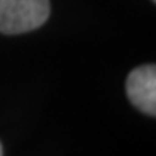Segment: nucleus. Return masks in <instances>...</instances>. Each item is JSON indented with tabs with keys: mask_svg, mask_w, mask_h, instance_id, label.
<instances>
[{
	"mask_svg": "<svg viewBox=\"0 0 156 156\" xmlns=\"http://www.w3.org/2000/svg\"><path fill=\"white\" fill-rule=\"evenodd\" d=\"M153 2H154V0H153Z\"/></svg>",
	"mask_w": 156,
	"mask_h": 156,
	"instance_id": "20e7f679",
	"label": "nucleus"
},
{
	"mask_svg": "<svg viewBox=\"0 0 156 156\" xmlns=\"http://www.w3.org/2000/svg\"><path fill=\"white\" fill-rule=\"evenodd\" d=\"M127 97L145 115H156V67L145 64L134 69L126 81Z\"/></svg>",
	"mask_w": 156,
	"mask_h": 156,
	"instance_id": "f03ea898",
	"label": "nucleus"
},
{
	"mask_svg": "<svg viewBox=\"0 0 156 156\" xmlns=\"http://www.w3.org/2000/svg\"><path fill=\"white\" fill-rule=\"evenodd\" d=\"M49 18V0H0V32L16 35L38 29Z\"/></svg>",
	"mask_w": 156,
	"mask_h": 156,
	"instance_id": "f257e3e1",
	"label": "nucleus"
},
{
	"mask_svg": "<svg viewBox=\"0 0 156 156\" xmlns=\"http://www.w3.org/2000/svg\"><path fill=\"white\" fill-rule=\"evenodd\" d=\"M0 156H2V145H0Z\"/></svg>",
	"mask_w": 156,
	"mask_h": 156,
	"instance_id": "7ed1b4c3",
	"label": "nucleus"
}]
</instances>
